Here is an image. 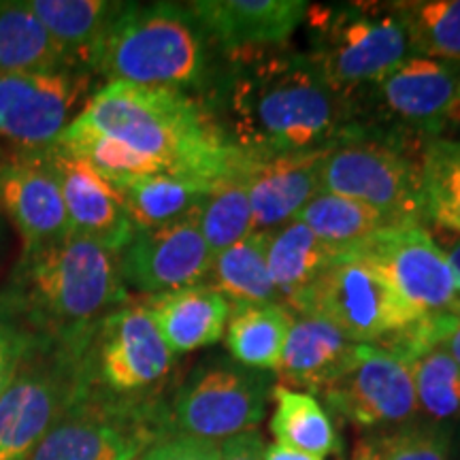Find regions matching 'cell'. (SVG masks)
<instances>
[{"label":"cell","mask_w":460,"mask_h":460,"mask_svg":"<svg viewBox=\"0 0 460 460\" xmlns=\"http://www.w3.org/2000/svg\"><path fill=\"white\" fill-rule=\"evenodd\" d=\"M54 146L107 181L171 175L217 186L250 164V154L188 92L126 82L96 90Z\"/></svg>","instance_id":"cell-1"},{"label":"cell","mask_w":460,"mask_h":460,"mask_svg":"<svg viewBox=\"0 0 460 460\" xmlns=\"http://www.w3.org/2000/svg\"><path fill=\"white\" fill-rule=\"evenodd\" d=\"M224 109L230 141L254 158L326 149L352 130L349 94L331 88L301 51H261L228 62Z\"/></svg>","instance_id":"cell-2"},{"label":"cell","mask_w":460,"mask_h":460,"mask_svg":"<svg viewBox=\"0 0 460 460\" xmlns=\"http://www.w3.org/2000/svg\"><path fill=\"white\" fill-rule=\"evenodd\" d=\"M126 301L119 256L99 241L66 233L22 252L0 296V315L34 335L75 339Z\"/></svg>","instance_id":"cell-3"},{"label":"cell","mask_w":460,"mask_h":460,"mask_svg":"<svg viewBox=\"0 0 460 460\" xmlns=\"http://www.w3.org/2000/svg\"><path fill=\"white\" fill-rule=\"evenodd\" d=\"M217 54L188 4L122 3L92 48L88 68L107 84L200 92L216 82Z\"/></svg>","instance_id":"cell-4"},{"label":"cell","mask_w":460,"mask_h":460,"mask_svg":"<svg viewBox=\"0 0 460 460\" xmlns=\"http://www.w3.org/2000/svg\"><path fill=\"white\" fill-rule=\"evenodd\" d=\"M171 433V407L158 393L115 396L90 386L28 460H139Z\"/></svg>","instance_id":"cell-5"},{"label":"cell","mask_w":460,"mask_h":460,"mask_svg":"<svg viewBox=\"0 0 460 460\" xmlns=\"http://www.w3.org/2000/svg\"><path fill=\"white\" fill-rule=\"evenodd\" d=\"M88 331L75 339L34 337L0 399V460L31 458L56 420L90 388L84 367Z\"/></svg>","instance_id":"cell-6"},{"label":"cell","mask_w":460,"mask_h":460,"mask_svg":"<svg viewBox=\"0 0 460 460\" xmlns=\"http://www.w3.org/2000/svg\"><path fill=\"white\" fill-rule=\"evenodd\" d=\"M307 17L315 32L309 58L331 88L343 94L371 88L413 56L405 26L390 3L309 4Z\"/></svg>","instance_id":"cell-7"},{"label":"cell","mask_w":460,"mask_h":460,"mask_svg":"<svg viewBox=\"0 0 460 460\" xmlns=\"http://www.w3.org/2000/svg\"><path fill=\"white\" fill-rule=\"evenodd\" d=\"M320 192L358 200L396 222H424L420 158L411 156L402 137L376 135L362 124L329 149Z\"/></svg>","instance_id":"cell-8"},{"label":"cell","mask_w":460,"mask_h":460,"mask_svg":"<svg viewBox=\"0 0 460 460\" xmlns=\"http://www.w3.org/2000/svg\"><path fill=\"white\" fill-rule=\"evenodd\" d=\"M288 309L324 318L354 343H376L422 315L379 269L348 252H337Z\"/></svg>","instance_id":"cell-9"},{"label":"cell","mask_w":460,"mask_h":460,"mask_svg":"<svg viewBox=\"0 0 460 460\" xmlns=\"http://www.w3.org/2000/svg\"><path fill=\"white\" fill-rule=\"evenodd\" d=\"M273 393L269 371L250 369L233 358L205 360L190 373L171 405L175 433L220 444L256 430Z\"/></svg>","instance_id":"cell-10"},{"label":"cell","mask_w":460,"mask_h":460,"mask_svg":"<svg viewBox=\"0 0 460 460\" xmlns=\"http://www.w3.org/2000/svg\"><path fill=\"white\" fill-rule=\"evenodd\" d=\"M175 356L146 305H122L90 326L84 367L90 386L115 396L156 394Z\"/></svg>","instance_id":"cell-11"},{"label":"cell","mask_w":460,"mask_h":460,"mask_svg":"<svg viewBox=\"0 0 460 460\" xmlns=\"http://www.w3.org/2000/svg\"><path fill=\"white\" fill-rule=\"evenodd\" d=\"M94 77L82 66L0 75V141L11 152L54 146L88 102Z\"/></svg>","instance_id":"cell-12"},{"label":"cell","mask_w":460,"mask_h":460,"mask_svg":"<svg viewBox=\"0 0 460 460\" xmlns=\"http://www.w3.org/2000/svg\"><path fill=\"white\" fill-rule=\"evenodd\" d=\"M343 252L379 269L418 314H458L460 292L450 262L424 222L396 224Z\"/></svg>","instance_id":"cell-13"},{"label":"cell","mask_w":460,"mask_h":460,"mask_svg":"<svg viewBox=\"0 0 460 460\" xmlns=\"http://www.w3.org/2000/svg\"><path fill=\"white\" fill-rule=\"evenodd\" d=\"M320 396L356 429H396L420 413L411 367L373 343H365L352 369Z\"/></svg>","instance_id":"cell-14"},{"label":"cell","mask_w":460,"mask_h":460,"mask_svg":"<svg viewBox=\"0 0 460 460\" xmlns=\"http://www.w3.org/2000/svg\"><path fill=\"white\" fill-rule=\"evenodd\" d=\"M214 254L199 228V209L158 228H137L119 252L126 288L147 296L199 286L207 279Z\"/></svg>","instance_id":"cell-15"},{"label":"cell","mask_w":460,"mask_h":460,"mask_svg":"<svg viewBox=\"0 0 460 460\" xmlns=\"http://www.w3.org/2000/svg\"><path fill=\"white\" fill-rule=\"evenodd\" d=\"M371 88L396 124L424 141L437 139L458 99L460 62L411 56Z\"/></svg>","instance_id":"cell-16"},{"label":"cell","mask_w":460,"mask_h":460,"mask_svg":"<svg viewBox=\"0 0 460 460\" xmlns=\"http://www.w3.org/2000/svg\"><path fill=\"white\" fill-rule=\"evenodd\" d=\"M224 60L284 45L307 17L305 0H194L188 3Z\"/></svg>","instance_id":"cell-17"},{"label":"cell","mask_w":460,"mask_h":460,"mask_svg":"<svg viewBox=\"0 0 460 460\" xmlns=\"http://www.w3.org/2000/svg\"><path fill=\"white\" fill-rule=\"evenodd\" d=\"M41 158L60 188L71 233L99 241L119 256L137 228L115 188L99 171L56 146L41 149Z\"/></svg>","instance_id":"cell-18"},{"label":"cell","mask_w":460,"mask_h":460,"mask_svg":"<svg viewBox=\"0 0 460 460\" xmlns=\"http://www.w3.org/2000/svg\"><path fill=\"white\" fill-rule=\"evenodd\" d=\"M0 214L13 222L24 250L71 233L60 188L39 152H11L0 160Z\"/></svg>","instance_id":"cell-19"},{"label":"cell","mask_w":460,"mask_h":460,"mask_svg":"<svg viewBox=\"0 0 460 460\" xmlns=\"http://www.w3.org/2000/svg\"><path fill=\"white\" fill-rule=\"evenodd\" d=\"M331 147L271 158L250 156L243 180L252 207V233H273L295 220L320 192L322 163Z\"/></svg>","instance_id":"cell-20"},{"label":"cell","mask_w":460,"mask_h":460,"mask_svg":"<svg viewBox=\"0 0 460 460\" xmlns=\"http://www.w3.org/2000/svg\"><path fill=\"white\" fill-rule=\"evenodd\" d=\"M365 343H354L318 315L295 314L279 362L281 386L322 394L352 369Z\"/></svg>","instance_id":"cell-21"},{"label":"cell","mask_w":460,"mask_h":460,"mask_svg":"<svg viewBox=\"0 0 460 460\" xmlns=\"http://www.w3.org/2000/svg\"><path fill=\"white\" fill-rule=\"evenodd\" d=\"M143 305L172 356L216 345L226 335L230 303L207 284L149 296Z\"/></svg>","instance_id":"cell-22"},{"label":"cell","mask_w":460,"mask_h":460,"mask_svg":"<svg viewBox=\"0 0 460 460\" xmlns=\"http://www.w3.org/2000/svg\"><path fill=\"white\" fill-rule=\"evenodd\" d=\"M122 199L135 228H158L177 222L199 209L214 183L181 180L171 175L130 177L109 181ZM220 186V183H217Z\"/></svg>","instance_id":"cell-23"},{"label":"cell","mask_w":460,"mask_h":460,"mask_svg":"<svg viewBox=\"0 0 460 460\" xmlns=\"http://www.w3.org/2000/svg\"><path fill=\"white\" fill-rule=\"evenodd\" d=\"M295 314L281 303L230 307L226 348L230 358L250 369L278 373Z\"/></svg>","instance_id":"cell-24"},{"label":"cell","mask_w":460,"mask_h":460,"mask_svg":"<svg viewBox=\"0 0 460 460\" xmlns=\"http://www.w3.org/2000/svg\"><path fill=\"white\" fill-rule=\"evenodd\" d=\"M269 233H250L239 243L214 256L211 271L207 275L214 290L233 303L230 307L243 305L281 303L267 264Z\"/></svg>","instance_id":"cell-25"},{"label":"cell","mask_w":460,"mask_h":460,"mask_svg":"<svg viewBox=\"0 0 460 460\" xmlns=\"http://www.w3.org/2000/svg\"><path fill=\"white\" fill-rule=\"evenodd\" d=\"M337 252L322 243L301 220H290L273 233H269L267 264L281 305L290 307Z\"/></svg>","instance_id":"cell-26"},{"label":"cell","mask_w":460,"mask_h":460,"mask_svg":"<svg viewBox=\"0 0 460 460\" xmlns=\"http://www.w3.org/2000/svg\"><path fill=\"white\" fill-rule=\"evenodd\" d=\"M119 4L109 0H28V9L60 45L71 65L82 68H88L90 51Z\"/></svg>","instance_id":"cell-27"},{"label":"cell","mask_w":460,"mask_h":460,"mask_svg":"<svg viewBox=\"0 0 460 460\" xmlns=\"http://www.w3.org/2000/svg\"><path fill=\"white\" fill-rule=\"evenodd\" d=\"M271 394L275 399L271 418L275 444L295 447L320 458L341 452V439L331 413L324 410L318 396L286 388L281 384L273 386Z\"/></svg>","instance_id":"cell-28"},{"label":"cell","mask_w":460,"mask_h":460,"mask_svg":"<svg viewBox=\"0 0 460 460\" xmlns=\"http://www.w3.org/2000/svg\"><path fill=\"white\" fill-rule=\"evenodd\" d=\"M75 66L49 37L28 3L0 0V75Z\"/></svg>","instance_id":"cell-29"},{"label":"cell","mask_w":460,"mask_h":460,"mask_svg":"<svg viewBox=\"0 0 460 460\" xmlns=\"http://www.w3.org/2000/svg\"><path fill=\"white\" fill-rule=\"evenodd\" d=\"M296 220H301L322 243L331 250L343 252L354 247L360 241L373 237L379 230L396 226L393 217L382 211L362 205L358 200L337 197V194L318 192L307 205L298 211Z\"/></svg>","instance_id":"cell-30"},{"label":"cell","mask_w":460,"mask_h":460,"mask_svg":"<svg viewBox=\"0 0 460 460\" xmlns=\"http://www.w3.org/2000/svg\"><path fill=\"white\" fill-rule=\"evenodd\" d=\"M420 177L424 222L460 234V139L424 141Z\"/></svg>","instance_id":"cell-31"},{"label":"cell","mask_w":460,"mask_h":460,"mask_svg":"<svg viewBox=\"0 0 460 460\" xmlns=\"http://www.w3.org/2000/svg\"><path fill=\"white\" fill-rule=\"evenodd\" d=\"M401 17L411 54L460 62V0L390 3Z\"/></svg>","instance_id":"cell-32"},{"label":"cell","mask_w":460,"mask_h":460,"mask_svg":"<svg viewBox=\"0 0 460 460\" xmlns=\"http://www.w3.org/2000/svg\"><path fill=\"white\" fill-rule=\"evenodd\" d=\"M243 175L222 181L199 207L200 234L214 256L252 233V207Z\"/></svg>","instance_id":"cell-33"},{"label":"cell","mask_w":460,"mask_h":460,"mask_svg":"<svg viewBox=\"0 0 460 460\" xmlns=\"http://www.w3.org/2000/svg\"><path fill=\"white\" fill-rule=\"evenodd\" d=\"M418 410L429 422L446 424L460 418V367L437 348L411 365Z\"/></svg>","instance_id":"cell-34"},{"label":"cell","mask_w":460,"mask_h":460,"mask_svg":"<svg viewBox=\"0 0 460 460\" xmlns=\"http://www.w3.org/2000/svg\"><path fill=\"white\" fill-rule=\"evenodd\" d=\"M373 460H452V430L446 424L418 422L388 429L360 441Z\"/></svg>","instance_id":"cell-35"},{"label":"cell","mask_w":460,"mask_h":460,"mask_svg":"<svg viewBox=\"0 0 460 460\" xmlns=\"http://www.w3.org/2000/svg\"><path fill=\"white\" fill-rule=\"evenodd\" d=\"M34 332L17 324L15 320L0 315V399L7 393L22 362L31 352L34 343Z\"/></svg>","instance_id":"cell-36"},{"label":"cell","mask_w":460,"mask_h":460,"mask_svg":"<svg viewBox=\"0 0 460 460\" xmlns=\"http://www.w3.org/2000/svg\"><path fill=\"white\" fill-rule=\"evenodd\" d=\"M139 460H220V444L183 433H171Z\"/></svg>","instance_id":"cell-37"},{"label":"cell","mask_w":460,"mask_h":460,"mask_svg":"<svg viewBox=\"0 0 460 460\" xmlns=\"http://www.w3.org/2000/svg\"><path fill=\"white\" fill-rule=\"evenodd\" d=\"M264 450L267 444L262 435L258 430H247L220 441V460H264Z\"/></svg>","instance_id":"cell-38"},{"label":"cell","mask_w":460,"mask_h":460,"mask_svg":"<svg viewBox=\"0 0 460 460\" xmlns=\"http://www.w3.org/2000/svg\"><path fill=\"white\" fill-rule=\"evenodd\" d=\"M264 460H322V458L314 456V454H305L301 450H295V447L271 444V446H267V450H264Z\"/></svg>","instance_id":"cell-39"},{"label":"cell","mask_w":460,"mask_h":460,"mask_svg":"<svg viewBox=\"0 0 460 460\" xmlns=\"http://www.w3.org/2000/svg\"><path fill=\"white\" fill-rule=\"evenodd\" d=\"M441 349H446L450 354V358L460 367V314L454 315L450 329H447Z\"/></svg>","instance_id":"cell-40"},{"label":"cell","mask_w":460,"mask_h":460,"mask_svg":"<svg viewBox=\"0 0 460 460\" xmlns=\"http://www.w3.org/2000/svg\"><path fill=\"white\" fill-rule=\"evenodd\" d=\"M446 252V258L447 262H450V269L454 273V279H456V286H458V292H460V234H456V239L450 241V245H447Z\"/></svg>","instance_id":"cell-41"},{"label":"cell","mask_w":460,"mask_h":460,"mask_svg":"<svg viewBox=\"0 0 460 460\" xmlns=\"http://www.w3.org/2000/svg\"><path fill=\"white\" fill-rule=\"evenodd\" d=\"M447 130L460 132V92H458V99H456V102H454V107H452V111H450V118H447L444 135H441V137H446ZM456 139H460V135L456 137Z\"/></svg>","instance_id":"cell-42"},{"label":"cell","mask_w":460,"mask_h":460,"mask_svg":"<svg viewBox=\"0 0 460 460\" xmlns=\"http://www.w3.org/2000/svg\"><path fill=\"white\" fill-rule=\"evenodd\" d=\"M354 460H373V458H371L369 454H367V452H362L360 447H356V452H354Z\"/></svg>","instance_id":"cell-43"},{"label":"cell","mask_w":460,"mask_h":460,"mask_svg":"<svg viewBox=\"0 0 460 460\" xmlns=\"http://www.w3.org/2000/svg\"><path fill=\"white\" fill-rule=\"evenodd\" d=\"M0 237H3V224H0Z\"/></svg>","instance_id":"cell-44"},{"label":"cell","mask_w":460,"mask_h":460,"mask_svg":"<svg viewBox=\"0 0 460 460\" xmlns=\"http://www.w3.org/2000/svg\"><path fill=\"white\" fill-rule=\"evenodd\" d=\"M458 314H460V296H458Z\"/></svg>","instance_id":"cell-45"}]
</instances>
